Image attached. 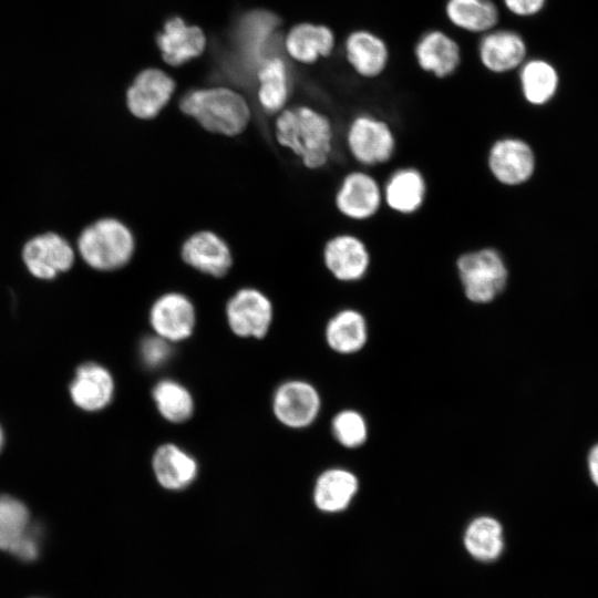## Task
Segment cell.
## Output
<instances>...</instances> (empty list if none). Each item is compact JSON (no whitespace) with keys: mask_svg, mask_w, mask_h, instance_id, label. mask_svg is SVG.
Returning a JSON list of instances; mask_svg holds the SVG:
<instances>
[{"mask_svg":"<svg viewBox=\"0 0 598 598\" xmlns=\"http://www.w3.org/2000/svg\"><path fill=\"white\" fill-rule=\"evenodd\" d=\"M279 145L293 153L310 169L323 167L333 148V127L318 110L298 105L281 110L275 122Z\"/></svg>","mask_w":598,"mask_h":598,"instance_id":"1","label":"cell"},{"mask_svg":"<svg viewBox=\"0 0 598 598\" xmlns=\"http://www.w3.org/2000/svg\"><path fill=\"white\" fill-rule=\"evenodd\" d=\"M383 204L400 215H412L425 203L427 184L424 175L415 167L394 171L382 186Z\"/></svg>","mask_w":598,"mask_h":598,"instance_id":"18","label":"cell"},{"mask_svg":"<svg viewBox=\"0 0 598 598\" xmlns=\"http://www.w3.org/2000/svg\"><path fill=\"white\" fill-rule=\"evenodd\" d=\"M331 429L338 443L348 448L363 445L368 437L367 422L355 410H343L337 413Z\"/></svg>","mask_w":598,"mask_h":598,"instance_id":"32","label":"cell"},{"mask_svg":"<svg viewBox=\"0 0 598 598\" xmlns=\"http://www.w3.org/2000/svg\"><path fill=\"white\" fill-rule=\"evenodd\" d=\"M2 443H3V434H2V430L0 427V450H1Z\"/></svg>","mask_w":598,"mask_h":598,"instance_id":"36","label":"cell"},{"mask_svg":"<svg viewBox=\"0 0 598 598\" xmlns=\"http://www.w3.org/2000/svg\"><path fill=\"white\" fill-rule=\"evenodd\" d=\"M257 99L267 113L280 112L287 103L290 91V78L286 62L278 55L270 54L257 66Z\"/></svg>","mask_w":598,"mask_h":598,"instance_id":"26","label":"cell"},{"mask_svg":"<svg viewBox=\"0 0 598 598\" xmlns=\"http://www.w3.org/2000/svg\"><path fill=\"white\" fill-rule=\"evenodd\" d=\"M417 65L439 79L452 75L460 66L462 51L457 41L442 30L423 33L415 43Z\"/></svg>","mask_w":598,"mask_h":598,"instance_id":"16","label":"cell"},{"mask_svg":"<svg viewBox=\"0 0 598 598\" xmlns=\"http://www.w3.org/2000/svg\"><path fill=\"white\" fill-rule=\"evenodd\" d=\"M70 393L73 402L80 409L90 412L102 410L113 399V377L97 363H84L75 372L70 385Z\"/></svg>","mask_w":598,"mask_h":598,"instance_id":"20","label":"cell"},{"mask_svg":"<svg viewBox=\"0 0 598 598\" xmlns=\"http://www.w3.org/2000/svg\"><path fill=\"white\" fill-rule=\"evenodd\" d=\"M545 0H503L505 8L515 16L528 17L537 13Z\"/></svg>","mask_w":598,"mask_h":598,"instance_id":"34","label":"cell"},{"mask_svg":"<svg viewBox=\"0 0 598 598\" xmlns=\"http://www.w3.org/2000/svg\"><path fill=\"white\" fill-rule=\"evenodd\" d=\"M283 44L291 59L300 63L311 64L332 53L336 37L327 25L305 22L289 30Z\"/></svg>","mask_w":598,"mask_h":598,"instance_id":"24","label":"cell"},{"mask_svg":"<svg viewBox=\"0 0 598 598\" xmlns=\"http://www.w3.org/2000/svg\"><path fill=\"white\" fill-rule=\"evenodd\" d=\"M164 61L173 66L184 64L200 55L206 47V37L200 28L175 17L166 21L157 37Z\"/></svg>","mask_w":598,"mask_h":598,"instance_id":"19","label":"cell"},{"mask_svg":"<svg viewBox=\"0 0 598 598\" xmlns=\"http://www.w3.org/2000/svg\"><path fill=\"white\" fill-rule=\"evenodd\" d=\"M181 256L193 269L216 278L225 276L233 265L228 244L212 230L192 234L183 243Z\"/></svg>","mask_w":598,"mask_h":598,"instance_id":"14","label":"cell"},{"mask_svg":"<svg viewBox=\"0 0 598 598\" xmlns=\"http://www.w3.org/2000/svg\"><path fill=\"white\" fill-rule=\"evenodd\" d=\"M179 107L205 130L226 136L240 134L251 116L245 97L224 86L192 90L181 99Z\"/></svg>","mask_w":598,"mask_h":598,"instance_id":"2","label":"cell"},{"mask_svg":"<svg viewBox=\"0 0 598 598\" xmlns=\"http://www.w3.org/2000/svg\"><path fill=\"white\" fill-rule=\"evenodd\" d=\"M358 489L359 481L353 472L333 467L323 471L317 477L312 498L319 511L337 514L348 508Z\"/></svg>","mask_w":598,"mask_h":598,"instance_id":"21","label":"cell"},{"mask_svg":"<svg viewBox=\"0 0 598 598\" xmlns=\"http://www.w3.org/2000/svg\"><path fill=\"white\" fill-rule=\"evenodd\" d=\"M445 16L455 28L481 35L495 29L499 20L493 0H447Z\"/></svg>","mask_w":598,"mask_h":598,"instance_id":"28","label":"cell"},{"mask_svg":"<svg viewBox=\"0 0 598 598\" xmlns=\"http://www.w3.org/2000/svg\"><path fill=\"white\" fill-rule=\"evenodd\" d=\"M321 399L309 382L290 380L279 385L272 398L276 419L291 429L307 427L317 419Z\"/></svg>","mask_w":598,"mask_h":598,"instance_id":"10","label":"cell"},{"mask_svg":"<svg viewBox=\"0 0 598 598\" xmlns=\"http://www.w3.org/2000/svg\"><path fill=\"white\" fill-rule=\"evenodd\" d=\"M152 395L159 414L171 423H183L194 413L190 392L177 381H159L153 388Z\"/></svg>","mask_w":598,"mask_h":598,"instance_id":"30","label":"cell"},{"mask_svg":"<svg viewBox=\"0 0 598 598\" xmlns=\"http://www.w3.org/2000/svg\"><path fill=\"white\" fill-rule=\"evenodd\" d=\"M346 143L352 158L365 167L388 163L396 147L395 135L389 123L369 113L351 120Z\"/></svg>","mask_w":598,"mask_h":598,"instance_id":"5","label":"cell"},{"mask_svg":"<svg viewBox=\"0 0 598 598\" xmlns=\"http://www.w3.org/2000/svg\"><path fill=\"white\" fill-rule=\"evenodd\" d=\"M344 56L351 69L361 78L374 79L388 66L390 51L377 33L358 29L349 33L343 43Z\"/></svg>","mask_w":598,"mask_h":598,"instance_id":"17","label":"cell"},{"mask_svg":"<svg viewBox=\"0 0 598 598\" xmlns=\"http://www.w3.org/2000/svg\"><path fill=\"white\" fill-rule=\"evenodd\" d=\"M277 25V18L266 11H255L244 17L237 30V45L244 61L257 69L271 54L269 47Z\"/></svg>","mask_w":598,"mask_h":598,"instance_id":"22","label":"cell"},{"mask_svg":"<svg viewBox=\"0 0 598 598\" xmlns=\"http://www.w3.org/2000/svg\"><path fill=\"white\" fill-rule=\"evenodd\" d=\"M78 250L91 268L113 271L132 259L135 239L123 221L105 217L83 229L78 239Z\"/></svg>","mask_w":598,"mask_h":598,"instance_id":"3","label":"cell"},{"mask_svg":"<svg viewBox=\"0 0 598 598\" xmlns=\"http://www.w3.org/2000/svg\"><path fill=\"white\" fill-rule=\"evenodd\" d=\"M455 268L463 293L473 303H491L506 288L508 269L501 252L493 247L461 254Z\"/></svg>","mask_w":598,"mask_h":598,"instance_id":"4","label":"cell"},{"mask_svg":"<svg viewBox=\"0 0 598 598\" xmlns=\"http://www.w3.org/2000/svg\"><path fill=\"white\" fill-rule=\"evenodd\" d=\"M463 544L474 559L482 563L494 561L504 551L503 526L492 516H477L467 524L463 535Z\"/></svg>","mask_w":598,"mask_h":598,"instance_id":"27","label":"cell"},{"mask_svg":"<svg viewBox=\"0 0 598 598\" xmlns=\"http://www.w3.org/2000/svg\"><path fill=\"white\" fill-rule=\"evenodd\" d=\"M486 163L492 177L504 186H519L526 183L535 171L532 147L516 137L494 141L488 148Z\"/></svg>","mask_w":598,"mask_h":598,"instance_id":"8","label":"cell"},{"mask_svg":"<svg viewBox=\"0 0 598 598\" xmlns=\"http://www.w3.org/2000/svg\"><path fill=\"white\" fill-rule=\"evenodd\" d=\"M152 467L157 483L168 491H179L196 478V460L173 443L162 444L152 457Z\"/></svg>","mask_w":598,"mask_h":598,"instance_id":"23","label":"cell"},{"mask_svg":"<svg viewBox=\"0 0 598 598\" xmlns=\"http://www.w3.org/2000/svg\"><path fill=\"white\" fill-rule=\"evenodd\" d=\"M519 82L525 100L530 104L542 105L554 95L558 76L548 62L532 60L520 65Z\"/></svg>","mask_w":598,"mask_h":598,"instance_id":"29","label":"cell"},{"mask_svg":"<svg viewBox=\"0 0 598 598\" xmlns=\"http://www.w3.org/2000/svg\"><path fill=\"white\" fill-rule=\"evenodd\" d=\"M226 320L230 330L241 338H264L272 321L269 298L256 288L237 290L226 303Z\"/></svg>","mask_w":598,"mask_h":598,"instance_id":"6","label":"cell"},{"mask_svg":"<svg viewBox=\"0 0 598 598\" xmlns=\"http://www.w3.org/2000/svg\"><path fill=\"white\" fill-rule=\"evenodd\" d=\"M71 245L55 233H45L31 238L22 249V259L35 278L50 280L68 271L74 262Z\"/></svg>","mask_w":598,"mask_h":598,"instance_id":"12","label":"cell"},{"mask_svg":"<svg viewBox=\"0 0 598 598\" xmlns=\"http://www.w3.org/2000/svg\"><path fill=\"white\" fill-rule=\"evenodd\" d=\"M27 506L12 496H0V549L10 550L31 529Z\"/></svg>","mask_w":598,"mask_h":598,"instance_id":"31","label":"cell"},{"mask_svg":"<svg viewBox=\"0 0 598 598\" xmlns=\"http://www.w3.org/2000/svg\"><path fill=\"white\" fill-rule=\"evenodd\" d=\"M322 259L330 275L344 283L362 280L371 266V254L367 244L359 236L348 233L328 239Z\"/></svg>","mask_w":598,"mask_h":598,"instance_id":"9","label":"cell"},{"mask_svg":"<svg viewBox=\"0 0 598 598\" xmlns=\"http://www.w3.org/2000/svg\"><path fill=\"white\" fill-rule=\"evenodd\" d=\"M141 357L143 363L150 368H157L164 364L172 354L171 342L158 337H146L141 343Z\"/></svg>","mask_w":598,"mask_h":598,"instance_id":"33","label":"cell"},{"mask_svg":"<svg viewBox=\"0 0 598 598\" xmlns=\"http://www.w3.org/2000/svg\"><path fill=\"white\" fill-rule=\"evenodd\" d=\"M368 323L362 312L346 308L336 312L327 322V344L340 354H353L362 350L368 341Z\"/></svg>","mask_w":598,"mask_h":598,"instance_id":"25","label":"cell"},{"mask_svg":"<svg viewBox=\"0 0 598 598\" xmlns=\"http://www.w3.org/2000/svg\"><path fill=\"white\" fill-rule=\"evenodd\" d=\"M477 54L481 64L487 71L504 74L524 63L526 44L518 33L495 28L482 34Z\"/></svg>","mask_w":598,"mask_h":598,"instance_id":"15","label":"cell"},{"mask_svg":"<svg viewBox=\"0 0 598 598\" xmlns=\"http://www.w3.org/2000/svg\"><path fill=\"white\" fill-rule=\"evenodd\" d=\"M150 324L155 334L171 343L189 338L196 324V311L188 297L172 291L159 296L150 309Z\"/></svg>","mask_w":598,"mask_h":598,"instance_id":"11","label":"cell"},{"mask_svg":"<svg viewBox=\"0 0 598 598\" xmlns=\"http://www.w3.org/2000/svg\"><path fill=\"white\" fill-rule=\"evenodd\" d=\"M334 205L338 212L350 220H369L383 205L382 186L365 171L349 172L336 192Z\"/></svg>","mask_w":598,"mask_h":598,"instance_id":"7","label":"cell"},{"mask_svg":"<svg viewBox=\"0 0 598 598\" xmlns=\"http://www.w3.org/2000/svg\"><path fill=\"white\" fill-rule=\"evenodd\" d=\"M175 91L174 80L158 69L142 71L126 92L130 112L141 118L151 120L167 105Z\"/></svg>","mask_w":598,"mask_h":598,"instance_id":"13","label":"cell"},{"mask_svg":"<svg viewBox=\"0 0 598 598\" xmlns=\"http://www.w3.org/2000/svg\"><path fill=\"white\" fill-rule=\"evenodd\" d=\"M588 465L591 478L598 486V444L590 451Z\"/></svg>","mask_w":598,"mask_h":598,"instance_id":"35","label":"cell"}]
</instances>
